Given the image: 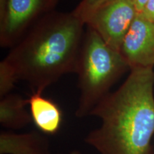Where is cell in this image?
<instances>
[{
  "label": "cell",
  "instance_id": "cell-14",
  "mask_svg": "<svg viewBox=\"0 0 154 154\" xmlns=\"http://www.w3.org/2000/svg\"><path fill=\"white\" fill-rule=\"evenodd\" d=\"M69 154H82L79 150H73Z\"/></svg>",
  "mask_w": 154,
  "mask_h": 154
},
{
  "label": "cell",
  "instance_id": "cell-15",
  "mask_svg": "<svg viewBox=\"0 0 154 154\" xmlns=\"http://www.w3.org/2000/svg\"><path fill=\"white\" fill-rule=\"evenodd\" d=\"M58 154H61V153H58Z\"/></svg>",
  "mask_w": 154,
  "mask_h": 154
},
{
  "label": "cell",
  "instance_id": "cell-4",
  "mask_svg": "<svg viewBox=\"0 0 154 154\" xmlns=\"http://www.w3.org/2000/svg\"><path fill=\"white\" fill-rule=\"evenodd\" d=\"M59 0H7L0 17V45L12 48L45 15L54 10Z\"/></svg>",
  "mask_w": 154,
  "mask_h": 154
},
{
  "label": "cell",
  "instance_id": "cell-12",
  "mask_svg": "<svg viewBox=\"0 0 154 154\" xmlns=\"http://www.w3.org/2000/svg\"><path fill=\"white\" fill-rule=\"evenodd\" d=\"M138 14H141L146 19L154 24V0H148L143 11Z\"/></svg>",
  "mask_w": 154,
  "mask_h": 154
},
{
  "label": "cell",
  "instance_id": "cell-2",
  "mask_svg": "<svg viewBox=\"0 0 154 154\" xmlns=\"http://www.w3.org/2000/svg\"><path fill=\"white\" fill-rule=\"evenodd\" d=\"M85 26L73 11L54 10L31 28L4 59L17 80L42 94L65 74L76 72Z\"/></svg>",
  "mask_w": 154,
  "mask_h": 154
},
{
  "label": "cell",
  "instance_id": "cell-6",
  "mask_svg": "<svg viewBox=\"0 0 154 154\" xmlns=\"http://www.w3.org/2000/svg\"><path fill=\"white\" fill-rule=\"evenodd\" d=\"M120 53L130 69L153 67V23L138 14L124 36Z\"/></svg>",
  "mask_w": 154,
  "mask_h": 154
},
{
  "label": "cell",
  "instance_id": "cell-8",
  "mask_svg": "<svg viewBox=\"0 0 154 154\" xmlns=\"http://www.w3.org/2000/svg\"><path fill=\"white\" fill-rule=\"evenodd\" d=\"M28 99L32 121L38 129L46 134H56L62 122V112L59 106L37 92H33Z\"/></svg>",
  "mask_w": 154,
  "mask_h": 154
},
{
  "label": "cell",
  "instance_id": "cell-3",
  "mask_svg": "<svg viewBox=\"0 0 154 154\" xmlns=\"http://www.w3.org/2000/svg\"><path fill=\"white\" fill-rule=\"evenodd\" d=\"M81 47L76 74H78L79 101L75 112L77 118L89 116L96 105L110 93V89L129 68L120 51L109 46L88 26Z\"/></svg>",
  "mask_w": 154,
  "mask_h": 154
},
{
  "label": "cell",
  "instance_id": "cell-5",
  "mask_svg": "<svg viewBox=\"0 0 154 154\" xmlns=\"http://www.w3.org/2000/svg\"><path fill=\"white\" fill-rule=\"evenodd\" d=\"M138 15L133 0H109L86 22L111 47L120 51L124 36Z\"/></svg>",
  "mask_w": 154,
  "mask_h": 154
},
{
  "label": "cell",
  "instance_id": "cell-1",
  "mask_svg": "<svg viewBox=\"0 0 154 154\" xmlns=\"http://www.w3.org/2000/svg\"><path fill=\"white\" fill-rule=\"evenodd\" d=\"M116 91L96 105L89 116L101 119L84 142L99 154H154V71L131 69Z\"/></svg>",
  "mask_w": 154,
  "mask_h": 154
},
{
  "label": "cell",
  "instance_id": "cell-10",
  "mask_svg": "<svg viewBox=\"0 0 154 154\" xmlns=\"http://www.w3.org/2000/svg\"><path fill=\"white\" fill-rule=\"evenodd\" d=\"M16 74L7 61L3 59L0 62V96L4 97L10 94L17 82Z\"/></svg>",
  "mask_w": 154,
  "mask_h": 154
},
{
  "label": "cell",
  "instance_id": "cell-9",
  "mask_svg": "<svg viewBox=\"0 0 154 154\" xmlns=\"http://www.w3.org/2000/svg\"><path fill=\"white\" fill-rule=\"evenodd\" d=\"M29 99L17 94L10 93L1 98L0 124L9 129L24 128L32 121L31 113L26 109Z\"/></svg>",
  "mask_w": 154,
  "mask_h": 154
},
{
  "label": "cell",
  "instance_id": "cell-13",
  "mask_svg": "<svg viewBox=\"0 0 154 154\" xmlns=\"http://www.w3.org/2000/svg\"><path fill=\"white\" fill-rule=\"evenodd\" d=\"M134 4L136 7V11H137L138 14L141 13V11H143V9L145 7V5L147 3L148 0H133Z\"/></svg>",
  "mask_w": 154,
  "mask_h": 154
},
{
  "label": "cell",
  "instance_id": "cell-7",
  "mask_svg": "<svg viewBox=\"0 0 154 154\" xmlns=\"http://www.w3.org/2000/svg\"><path fill=\"white\" fill-rule=\"evenodd\" d=\"M0 154H50L49 141L36 131H4L0 134Z\"/></svg>",
  "mask_w": 154,
  "mask_h": 154
},
{
  "label": "cell",
  "instance_id": "cell-11",
  "mask_svg": "<svg viewBox=\"0 0 154 154\" xmlns=\"http://www.w3.org/2000/svg\"><path fill=\"white\" fill-rule=\"evenodd\" d=\"M107 1L109 0H82L72 11L86 24L94 11Z\"/></svg>",
  "mask_w": 154,
  "mask_h": 154
}]
</instances>
